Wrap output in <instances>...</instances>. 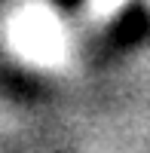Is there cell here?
Wrapping results in <instances>:
<instances>
[{
  "label": "cell",
  "mask_w": 150,
  "mask_h": 153,
  "mask_svg": "<svg viewBox=\"0 0 150 153\" xmlns=\"http://www.w3.org/2000/svg\"><path fill=\"white\" fill-rule=\"evenodd\" d=\"M101 3H107V0H101ZM110 3H114V0H110Z\"/></svg>",
  "instance_id": "6da1fadb"
}]
</instances>
